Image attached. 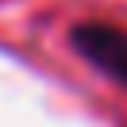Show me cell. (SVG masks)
<instances>
[{
    "mask_svg": "<svg viewBox=\"0 0 127 127\" xmlns=\"http://www.w3.org/2000/svg\"><path fill=\"white\" fill-rule=\"evenodd\" d=\"M69 42L89 65H96L116 85L127 89V31L108 23H77L69 31Z\"/></svg>",
    "mask_w": 127,
    "mask_h": 127,
    "instance_id": "6da1fadb",
    "label": "cell"
}]
</instances>
